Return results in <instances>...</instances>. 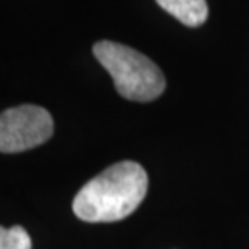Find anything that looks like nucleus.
Masks as SVG:
<instances>
[{"label": "nucleus", "mask_w": 249, "mask_h": 249, "mask_svg": "<svg viewBox=\"0 0 249 249\" xmlns=\"http://www.w3.org/2000/svg\"><path fill=\"white\" fill-rule=\"evenodd\" d=\"M149 186L146 170L124 160L94 177L74 196L73 212L89 223L118 222L139 207Z\"/></svg>", "instance_id": "nucleus-1"}, {"label": "nucleus", "mask_w": 249, "mask_h": 249, "mask_svg": "<svg viewBox=\"0 0 249 249\" xmlns=\"http://www.w3.org/2000/svg\"><path fill=\"white\" fill-rule=\"evenodd\" d=\"M92 52L110 73L117 92L128 101L151 102L165 91L162 70L141 52L113 41H99Z\"/></svg>", "instance_id": "nucleus-2"}, {"label": "nucleus", "mask_w": 249, "mask_h": 249, "mask_svg": "<svg viewBox=\"0 0 249 249\" xmlns=\"http://www.w3.org/2000/svg\"><path fill=\"white\" fill-rule=\"evenodd\" d=\"M53 133V120L39 106L7 108L0 117V151L3 154L23 152L49 141Z\"/></svg>", "instance_id": "nucleus-3"}, {"label": "nucleus", "mask_w": 249, "mask_h": 249, "mask_svg": "<svg viewBox=\"0 0 249 249\" xmlns=\"http://www.w3.org/2000/svg\"><path fill=\"white\" fill-rule=\"evenodd\" d=\"M160 7L189 28H197L206 23L209 8L206 0H156Z\"/></svg>", "instance_id": "nucleus-4"}, {"label": "nucleus", "mask_w": 249, "mask_h": 249, "mask_svg": "<svg viewBox=\"0 0 249 249\" xmlns=\"http://www.w3.org/2000/svg\"><path fill=\"white\" fill-rule=\"evenodd\" d=\"M31 238L23 227L0 228V249H31Z\"/></svg>", "instance_id": "nucleus-5"}]
</instances>
